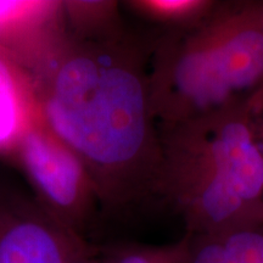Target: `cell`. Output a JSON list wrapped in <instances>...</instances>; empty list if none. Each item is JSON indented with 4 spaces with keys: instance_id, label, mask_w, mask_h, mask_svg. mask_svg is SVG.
Segmentation results:
<instances>
[{
    "instance_id": "cell-1",
    "label": "cell",
    "mask_w": 263,
    "mask_h": 263,
    "mask_svg": "<svg viewBox=\"0 0 263 263\" xmlns=\"http://www.w3.org/2000/svg\"><path fill=\"white\" fill-rule=\"evenodd\" d=\"M24 76L35 111L89 174L98 200L140 193L154 166L150 88L129 50L97 26H73L64 5L4 51Z\"/></svg>"
},
{
    "instance_id": "cell-2",
    "label": "cell",
    "mask_w": 263,
    "mask_h": 263,
    "mask_svg": "<svg viewBox=\"0 0 263 263\" xmlns=\"http://www.w3.org/2000/svg\"><path fill=\"white\" fill-rule=\"evenodd\" d=\"M27 174L35 201L66 228L84 238L99 201L81 160L45 126L35 111L12 151Z\"/></svg>"
},
{
    "instance_id": "cell-3",
    "label": "cell",
    "mask_w": 263,
    "mask_h": 263,
    "mask_svg": "<svg viewBox=\"0 0 263 263\" xmlns=\"http://www.w3.org/2000/svg\"><path fill=\"white\" fill-rule=\"evenodd\" d=\"M91 251L37 201L0 190V263H72Z\"/></svg>"
},
{
    "instance_id": "cell-4",
    "label": "cell",
    "mask_w": 263,
    "mask_h": 263,
    "mask_svg": "<svg viewBox=\"0 0 263 263\" xmlns=\"http://www.w3.org/2000/svg\"><path fill=\"white\" fill-rule=\"evenodd\" d=\"M212 176L228 184L246 205L263 189V155L252 141L249 128L241 122L223 126L212 143Z\"/></svg>"
},
{
    "instance_id": "cell-5",
    "label": "cell",
    "mask_w": 263,
    "mask_h": 263,
    "mask_svg": "<svg viewBox=\"0 0 263 263\" xmlns=\"http://www.w3.org/2000/svg\"><path fill=\"white\" fill-rule=\"evenodd\" d=\"M176 93L199 108H211L226 103L232 90L217 64L212 45L183 54L172 73Z\"/></svg>"
},
{
    "instance_id": "cell-6",
    "label": "cell",
    "mask_w": 263,
    "mask_h": 263,
    "mask_svg": "<svg viewBox=\"0 0 263 263\" xmlns=\"http://www.w3.org/2000/svg\"><path fill=\"white\" fill-rule=\"evenodd\" d=\"M35 114L21 71L0 50V153H11Z\"/></svg>"
},
{
    "instance_id": "cell-7",
    "label": "cell",
    "mask_w": 263,
    "mask_h": 263,
    "mask_svg": "<svg viewBox=\"0 0 263 263\" xmlns=\"http://www.w3.org/2000/svg\"><path fill=\"white\" fill-rule=\"evenodd\" d=\"M217 62L227 85L233 91L244 90L263 74V33L240 29L213 45Z\"/></svg>"
},
{
    "instance_id": "cell-8",
    "label": "cell",
    "mask_w": 263,
    "mask_h": 263,
    "mask_svg": "<svg viewBox=\"0 0 263 263\" xmlns=\"http://www.w3.org/2000/svg\"><path fill=\"white\" fill-rule=\"evenodd\" d=\"M189 252L184 244L166 248H133L122 250L100 263H189Z\"/></svg>"
},
{
    "instance_id": "cell-9",
    "label": "cell",
    "mask_w": 263,
    "mask_h": 263,
    "mask_svg": "<svg viewBox=\"0 0 263 263\" xmlns=\"http://www.w3.org/2000/svg\"><path fill=\"white\" fill-rule=\"evenodd\" d=\"M228 263H263V235L252 229L222 236Z\"/></svg>"
},
{
    "instance_id": "cell-10",
    "label": "cell",
    "mask_w": 263,
    "mask_h": 263,
    "mask_svg": "<svg viewBox=\"0 0 263 263\" xmlns=\"http://www.w3.org/2000/svg\"><path fill=\"white\" fill-rule=\"evenodd\" d=\"M189 263H228L221 238H209L189 252Z\"/></svg>"
},
{
    "instance_id": "cell-11",
    "label": "cell",
    "mask_w": 263,
    "mask_h": 263,
    "mask_svg": "<svg viewBox=\"0 0 263 263\" xmlns=\"http://www.w3.org/2000/svg\"><path fill=\"white\" fill-rule=\"evenodd\" d=\"M193 3L190 2H156L154 6L156 9L162 10V11H182L184 9H188Z\"/></svg>"
},
{
    "instance_id": "cell-12",
    "label": "cell",
    "mask_w": 263,
    "mask_h": 263,
    "mask_svg": "<svg viewBox=\"0 0 263 263\" xmlns=\"http://www.w3.org/2000/svg\"><path fill=\"white\" fill-rule=\"evenodd\" d=\"M72 263H100V261H98V259L94 257V252L91 251L83 256H81V257L76 258Z\"/></svg>"
},
{
    "instance_id": "cell-13",
    "label": "cell",
    "mask_w": 263,
    "mask_h": 263,
    "mask_svg": "<svg viewBox=\"0 0 263 263\" xmlns=\"http://www.w3.org/2000/svg\"><path fill=\"white\" fill-rule=\"evenodd\" d=\"M57 5H58V4H57ZM57 5H55V6H57ZM52 10H54V9H52ZM52 10H51V11H52ZM51 11H50V12H51ZM50 12H49V14H50ZM49 14H48V15H49ZM48 15H47V16H48ZM43 18H44V17H43ZM43 18H42V20H43ZM38 22H39V21H38ZM38 22H37V24H38ZM34 25H35V24H34ZM34 25H33V26H34ZM31 27H32V26H31ZM31 27H29V28H31ZM27 29H28V28H27ZM27 29H26V31H27ZM26 31H24V32H26ZM24 32H22V33H24ZM22 33H20L18 35H21ZM15 38H17V35H16ZM12 41H14V38H12ZM9 42H11V41H9ZM9 42H8V43H9ZM8 43H4V44H8ZM4 44H2V45H0V47H3V45H4Z\"/></svg>"
}]
</instances>
